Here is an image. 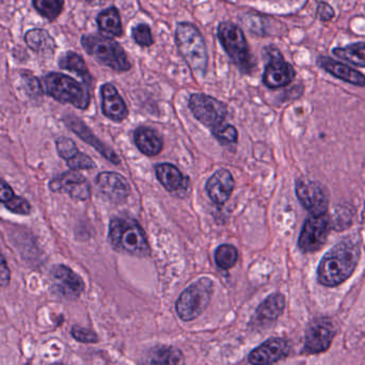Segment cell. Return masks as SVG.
Here are the masks:
<instances>
[{"instance_id":"cell-1","label":"cell","mask_w":365,"mask_h":365,"mask_svg":"<svg viewBox=\"0 0 365 365\" xmlns=\"http://www.w3.org/2000/svg\"><path fill=\"white\" fill-rule=\"evenodd\" d=\"M360 257L357 242L349 240L332 247L322 259L317 268V279L325 287H336L346 281L355 272Z\"/></svg>"},{"instance_id":"cell-2","label":"cell","mask_w":365,"mask_h":365,"mask_svg":"<svg viewBox=\"0 0 365 365\" xmlns=\"http://www.w3.org/2000/svg\"><path fill=\"white\" fill-rule=\"evenodd\" d=\"M108 240L118 252L133 257H145L151 252L145 231L135 219L130 217L111 219Z\"/></svg>"},{"instance_id":"cell-3","label":"cell","mask_w":365,"mask_h":365,"mask_svg":"<svg viewBox=\"0 0 365 365\" xmlns=\"http://www.w3.org/2000/svg\"><path fill=\"white\" fill-rule=\"evenodd\" d=\"M175 41L189 68L195 74L204 76L207 70L208 55L205 40L200 30L193 24L179 23L175 29Z\"/></svg>"},{"instance_id":"cell-4","label":"cell","mask_w":365,"mask_h":365,"mask_svg":"<svg viewBox=\"0 0 365 365\" xmlns=\"http://www.w3.org/2000/svg\"><path fill=\"white\" fill-rule=\"evenodd\" d=\"M81 42L88 55L102 66L117 72H128L132 68L123 47L113 38L101 34H83Z\"/></svg>"},{"instance_id":"cell-5","label":"cell","mask_w":365,"mask_h":365,"mask_svg":"<svg viewBox=\"0 0 365 365\" xmlns=\"http://www.w3.org/2000/svg\"><path fill=\"white\" fill-rule=\"evenodd\" d=\"M217 36L225 53L240 72L250 74L255 68V62L248 41L240 27L231 21H222L217 28Z\"/></svg>"},{"instance_id":"cell-6","label":"cell","mask_w":365,"mask_h":365,"mask_svg":"<svg viewBox=\"0 0 365 365\" xmlns=\"http://www.w3.org/2000/svg\"><path fill=\"white\" fill-rule=\"evenodd\" d=\"M45 91L51 98L62 104H71L85 110L89 107V90L68 75L61 73H49L43 78Z\"/></svg>"},{"instance_id":"cell-7","label":"cell","mask_w":365,"mask_h":365,"mask_svg":"<svg viewBox=\"0 0 365 365\" xmlns=\"http://www.w3.org/2000/svg\"><path fill=\"white\" fill-rule=\"evenodd\" d=\"M214 293V282L202 278L187 287L177 302V312L180 319L190 322L199 317L207 308Z\"/></svg>"},{"instance_id":"cell-8","label":"cell","mask_w":365,"mask_h":365,"mask_svg":"<svg viewBox=\"0 0 365 365\" xmlns=\"http://www.w3.org/2000/svg\"><path fill=\"white\" fill-rule=\"evenodd\" d=\"M188 106L195 119L212 130L220 128L227 118V105L206 94H192L189 98Z\"/></svg>"},{"instance_id":"cell-9","label":"cell","mask_w":365,"mask_h":365,"mask_svg":"<svg viewBox=\"0 0 365 365\" xmlns=\"http://www.w3.org/2000/svg\"><path fill=\"white\" fill-rule=\"evenodd\" d=\"M331 230V222L327 214L310 216L304 221L298 240V247L304 252L319 251L325 245Z\"/></svg>"},{"instance_id":"cell-10","label":"cell","mask_w":365,"mask_h":365,"mask_svg":"<svg viewBox=\"0 0 365 365\" xmlns=\"http://www.w3.org/2000/svg\"><path fill=\"white\" fill-rule=\"evenodd\" d=\"M296 195L311 216L327 214L329 195L321 182L299 180L296 182Z\"/></svg>"},{"instance_id":"cell-11","label":"cell","mask_w":365,"mask_h":365,"mask_svg":"<svg viewBox=\"0 0 365 365\" xmlns=\"http://www.w3.org/2000/svg\"><path fill=\"white\" fill-rule=\"evenodd\" d=\"M296 72L293 66L285 61L279 49L269 51V62L265 68L263 83L269 89L287 87L295 78Z\"/></svg>"},{"instance_id":"cell-12","label":"cell","mask_w":365,"mask_h":365,"mask_svg":"<svg viewBox=\"0 0 365 365\" xmlns=\"http://www.w3.org/2000/svg\"><path fill=\"white\" fill-rule=\"evenodd\" d=\"M51 280L56 291L64 297L76 298L85 291L83 279L66 265L53 266Z\"/></svg>"},{"instance_id":"cell-13","label":"cell","mask_w":365,"mask_h":365,"mask_svg":"<svg viewBox=\"0 0 365 365\" xmlns=\"http://www.w3.org/2000/svg\"><path fill=\"white\" fill-rule=\"evenodd\" d=\"M49 189L53 192L68 193L74 199L83 200V201L89 199L91 195L87 179L74 170L68 171L51 180L49 182Z\"/></svg>"},{"instance_id":"cell-14","label":"cell","mask_w":365,"mask_h":365,"mask_svg":"<svg viewBox=\"0 0 365 365\" xmlns=\"http://www.w3.org/2000/svg\"><path fill=\"white\" fill-rule=\"evenodd\" d=\"M336 331L334 325L326 319L313 322L306 332L304 349L308 354H319L327 351L331 345Z\"/></svg>"},{"instance_id":"cell-15","label":"cell","mask_w":365,"mask_h":365,"mask_svg":"<svg viewBox=\"0 0 365 365\" xmlns=\"http://www.w3.org/2000/svg\"><path fill=\"white\" fill-rule=\"evenodd\" d=\"M64 122H66V126H68L79 138L83 139L88 145L93 147L101 155L104 156L109 162L113 163V164L115 165H119L120 163H121L120 162V158L119 156L117 155V153L113 151L108 145L102 143V141L91 132V130L88 128L87 126L85 125V123H83L81 120H79L78 118L68 115V117L64 118Z\"/></svg>"},{"instance_id":"cell-16","label":"cell","mask_w":365,"mask_h":365,"mask_svg":"<svg viewBox=\"0 0 365 365\" xmlns=\"http://www.w3.org/2000/svg\"><path fill=\"white\" fill-rule=\"evenodd\" d=\"M101 96L105 117L113 122H122L128 117V106L113 83H104L102 86Z\"/></svg>"},{"instance_id":"cell-17","label":"cell","mask_w":365,"mask_h":365,"mask_svg":"<svg viewBox=\"0 0 365 365\" xmlns=\"http://www.w3.org/2000/svg\"><path fill=\"white\" fill-rule=\"evenodd\" d=\"M102 193L115 203H121L130 195V186L125 178L119 173H102L96 180Z\"/></svg>"},{"instance_id":"cell-18","label":"cell","mask_w":365,"mask_h":365,"mask_svg":"<svg viewBox=\"0 0 365 365\" xmlns=\"http://www.w3.org/2000/svg\"><path fill=\"white\" fill-rule=\"evenodd\" d=\"M289 351V344L282 339H270L250 354L249 361L253 365L274 364L284 358Z\"/></svg>"},{"instance_id":"cell-19","label":"cell","mask_w":365,"mask_h":365,"mask_svg":"<svg viewBox=\"0 0 365 365\" xmlns=\"http://www.w3.org/2000/svg\"><path fill=\"white\" fill-rule=\"evenodd\" d=\"M234 185L235 182L231 173L227 169H220L206 182V191L214 203L222 205L231 197Z\"/></svg>"},{"instance_id":"cell-20","label":"cell","mask_w":365,"mask_h":365,"mask_svg":"<svg viewBox=\"0 0 365 365\" xmlns=\"http://www.w3.org/2000/svg\"><path fill=\"white\" fill-rule=\"evenodd\" d=\"M317 63L332 76L336 77L345 83H351L358 87H364L365 86L364 75L346 64L341 63V62L328 57H319Z\"/></svg>"},{"instance_id":"cell-21","label":"cell","mask_w":365,"mask_h":365,"mask_svg":"<svg viewBox=\"0 0 365 365\" xmlns=\"http://www.w3.org/2000/svg\"><path fill=\"white\" fill-rule=\"evenodd\" d=\"M134 141L139 151L149 158L158 155L164 148L162 136L147 126H140L135 130Z\"/></svg>"},{"instance_id":"cell-22","label":"cell","mask_w":365,"mask_h":365,"mask_svg":"<svg viewBox=\"0 0 365 365\" xmlns=\"http://www.w3.org/2000/svg\"><path fill=\"white\" fill-rule=\"evenodd\" d=\"M141 365H184V356L175 347H154L143 356Z\"/></svg>"},{"instance_id":"cell-23","label":"cell","mask_w":365,"mask_h":365,"mask_svg":"<svg viewBox=\"0 0 365 365\" xmlns=\"http://www.w3.org/2000/svg\"><path fill=\"white\" fill-rule=\"evenodd\" d=\"M285 308V298L281 294L276 293L266 298L255 312V319L259 325L270 324L279 319Z\"/></svg>"},{"instance_id":"cell-24","label":"cell","mask_w":365,"mask_h":365,"mask_svg":"<svg viewBox=\"0 0 365 365\" xmlns=\"http://www.w3.org/2000/svg\"><path fill=\"white\" fill-rule=\"evenodd\" d=\"M156 177L160 184L169 192H179L186 189L187 179L184 175L171 164H160L155 168Z\"/></svg>"},{"instance_id":"cell-25","label":"cell","mask_w":365,"mask_h":365,"mask_svg":"<svg viewBox=\"0 0 365 365\" xmlns=\"http://www.w3.org/2000/svg\"><path fill=\"white\" fill-rule=\"evenodd\" d=\"M96 23L101 32L110 36H122L123 25L119 10L115 6L102 11L96 17Z\"/></svg>"},{"instance_id":"cell-26","label":"cell","mask_w":365,"mask_h":365,"mask_svg":"<svg viewBox=\"0 0 365 365\" xmlns=\"http://www.w3.org/2000/svg\"><path fill=\"white\" fill-rule=\"evenodd\" d=\"M59 66L63 70L70 71V72L78 75L87 86L91 85L92 81H93L85 60L78 53H73V51H68V53H64L60 58Z\"/></svg>"},{"instance_id":"cell-27","label":"cell","mask_w":365,"mask_h":365,"mask_svg":"<svg viewBox=\"0 0 365 365\" xmlns=\"http://www.w3.org/2000/svg\"><path fill=\"white\" fill-rule=\"evenodd\" d=\"M25 42L28 47L32 51L38 53H46V51H53L55 49V42L53 38L49 36L48 32L45 30L34 29L30 30L26 34Z\"/></svg>"},{"instance_id":"cell-28","label":"cell","mask_w":365,"mask_h":365,"mask_svg":"<svg viewBox=\"0 0 365 365\" xmlns=\"http://www.w3.org/2000/svg\"><path fill=\"white\" fill-rule=\"evenodd\" d=\"M334 55L354 66L365 68V43L364 42L347 45L346 47H336L334 49Z\"/></svg>"},{"instance_id":"cell-29","label":"cell","mask_w":365,"mask_h":365,"mask_svg":"<svg viewBox=\"0 0 365 365\" xmlns=\"http://www.w3.org/2000/svg\"><path fill=\"white\" fill-rule=\"evenodd\" d=\"M215 259L219 268L223 270L231 269L238 259V251L232 245H221L215 253Z\"/></svg>"},{"instance_id":"cell-30","label":"cell","mask_w":365,"mask_h":365,"mask_svg":"<svg viewBox=\"0 0 365 365\" xmlns=\"http://www.w3.org/2000/svg\"><path fill=\"white\" fill-rule=\"evenodd\" d=\"M36 10L45 19L53 21L61 14L64 0H32Z\"/></svg>"},{"instance_id":"cell-31","label":"cell","mask_w":365,"mask_h":365,"mask_svg":"<svg viewBox=\"0 0 365 365\" xmlns=\"http://www.w3.org/2000/svg\"><path fill=\"white\" fill-rule=\"evenodd\" d=\"M133 40L141 47H150L154 44L152 30L147 24H139L132 28Z\"/></svg>"},{"instance_id":"cell-32","label":"cell","mask_w":365,"mask_h":365,"mask_svg":"<svg viewBox=\"0 0 365 365\" xmlns=\"http://www.w3.org/2000/svg\"><path fill=\"white\" fill-rule=\"evenodd\" d=\"M56 145H57V151L60 158H63L66 162L74 158L79 152L74 141L72 139L66 138V137L58 138Z\"/></svg>"},{"instance_id":"cell-33","label":"cell","mask_w":365,"mask_h":365,"mask_svg":"<svg viewBox=\"0 0 365 365\" xmlns=\"http://www.w3.org/2000/svg\"><path fill=\"white\" fill-rule=\"evenodd\" d=\"M66 164L70 167L71 170L74 171L89 170V169L96 168V163L91 160V158L81 152H78L74 158L68 160Z\"/></svg>"},{"instance_id":"cell-34","label":"cell","mask_w":365,"mask_h":365,"mask_svg":"<svg viewBox=\"0 0 365 365\" xmlns=\"http://www.w3.org/2000/svg\"><path fill=\"white\" fill-rule=\"evenodd\" d=\"M212 134L220 143H225V145L237 143L238 133L234 126H220L217 130H212Z\"/></svg>"},{"instance_id":"cell-35","label":"cell","mask_w":365,"mask_h":365,"mask_svg":"<svg viewBox=\"0 0 365 365\" xmlns=\"http://www.w3.org/2000/svg\"><path fill=\"white\" fill-rule=\"evenodd\" d=\"M4 206L10 212H12L13 214L24 215L25 216V215H29L31 212V205H30L29 202L24 199V197H19V195H15L14 199L11 200Z\"/></svg>"},{"instance_id":"cell-36","label":"cell","mask_w":365,"mask_h":365,"mask_svg":"<svg viewBox=\"0 0 365 365\" xmlns=\"http://www.w3.org/2000/svg\"><path fill=\"white\" fill-rule=\"evenodd\" d=\"M73 338L76 339L79 342L83 343H96L98 342V336L91 330L86 328L74 327L72 329Z\"/></svg>"},{"instance_id":"cell-37","label":"cell","mask_w":365,"mask_h":365,"mask_svg":"<svg viewBox=\"0 0 365 365\" xmlns=\"http://www.w3.org/2000/svg\"><path fill=\"white\" fill-rule=\"evenodd\" d=\"M14 191L11 188L10 185L4 180L0 179V203L6 205V203L15 197Z\"/></svg>"},{"instance_id":"cell-38","label":"cell","mask_w":365,"mask_h":365,"mask_svg":"<svg viewBox=\"0 0 365 365\" xmlns=\"http://www.w3.org/2000/svg\"><path fill=\"white\" fill-rule=\"evenodd\" d=\"M11 272L4 255L0 251V287H6L10 283Z\"/></svg>"},{"instance_id":"cell-39","label":"cell","mask_w":365,"mask_h":365,"mask_svg":"<svg viewBox=\"0 0 365 365\" xmlns=\"http://www.w3.org/2000/svg\"><path fill=\"white\" fill-rule=\"evenodd\" d=\"M321 21H328L334 16V11L329 4L326 2H321L319 6V12H317Z\"/></svg>"},{"instance_id":"cell-40","label":"cell","mask_w":365,"mask_h":365,"mask_svg":"<svg viewBox=\"0 0 365 365\" xmlns=\"http://www.w3.org/2000/svg\"><path fill=\"white\" fill-rule=\"evenodd\" d=\"M56 365H63V364H56Z\"/></svg>"}]
</instances>
